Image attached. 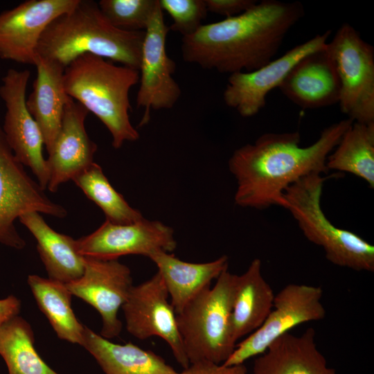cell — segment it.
I'll return each mask as SVG.
<instances>
[{"mask_svg": "<svg viewBox=\"0 0 374 374\" xmlns=\"http://www.w3.org/2000/svg\"><path fill=\"white\" fill-rule=\"evenodd\" d=\"M328 51L340 84L339 104L353 122L374 123V48L350 24H344Z\"/></svg>", "mask_w": 374, "mask_h": 374, "instance_id": "cell-7", "label": "cell"}, {"mask_svg": "<svg viewBox=\"0 0 374 374\" xmlns=\"http://www.w3.org/2000/svg\"><path fill=\"white\" fill-rule=\"evenodd\" d=\"M35 66L37 75L26 105L40 128L44 146L49 152L60 131L68 98L63 82L65 68L38 56Z\"/></svg>", "mask_w": 374, "mask_h": 374, "instance_id": "cell-21", "label": "cell"}, {"mask_svg": "<svg viewBox=\"0 0 374 374\" xmlns=\"http://www.w3.org/2000/svg\"><path fill=\"white\" fill-rule=\"evenodd\" d=\"M139 79V70L88 53L71 62L63 75L66 94L103 123L116 149L139 138L129 115V93Z\"/></svg>", "mask_w": 374, "mask_h": 374, "instance_id": "cell-4", "label": "cell"}, {"mask_svg": "<svg viewBox=\"0 0 374 374\" xmlns=\"http://www.w3.org/2000/svg\"><path fill=\"white\" fill-rule=\"evenodd\" d=\"M235 274L228 269L176 314L179 332L190 364H222L234 350L231 313Z\"/></svg>", "mask_w": 374, "mask_h": 374, "instance_id": "cell-6", "label": "cell"}, {"mask_svg": "<svg viewBox=\"0 0 374 374\" xmlns=\"http://www.w3.org/2000/svg\"><path fill=\"white\" fill-rule=\"evenodd\" d=\"M144 31L113 26L98 3L78 0L69 11L53 19L42 33L36 56L66 68L80 55L91 54L139 71Z\"/></svg>", "mask_w": 374, "mask_h": 374, "instance_id": "cell-3", "label": "cell"}, {"mask_svg": "<svg viewBox=\"0 0 374 374\" xmlns=\"http://www.w3.org/2000/svg\"><path fill=\"white\" fill-rule=\"evenodd\" d=\"M24 166L13 154L0 127V244L15 249L26 246L15 226L20 216L30 212L61 218L67 215L62 206L48 198Z\"/></svg>", "mask_w": 374, "mask_h": 374, "instance_id": "cell-9", "label": "cell"}, {"mask_svg": "<svg viewBox=\"0 0 374 374\" xmlns=\"http://www.w3.org/2000/svg\"><path fill=\"white\" fill-rule=\"evenodd\" d=\"M66 285L72 295L87 303L100 314L102 337L109 339L120 335L122 323L118 312L133 286L127 266L118 260L84 257L82 275Z\"/></svg>", "mask_w": 374, "mask_h": 374, "instance_id": "cell-14", "label": "cell"}, {"mask_svg": "<svg viewBox=\"0 0 374 374\" xmlns=\"http://www.w3.org/2000/svg\"><path fill=\"white\" fill-rule=\"evenodd\" d=\"M19 220L36 240L48 278L66 284L82 275L84 257L78 253L75 240L53 230L39 213H27Z\"/></svg>", "mask_w": 374, "mask_h": 374, "instance_id": "cell-22", "label": "cell"}, {"mask_svg": "<svg viewBox=\"0 0 374 374\" xmlns=\"http://www.w3.org/2000/svg\"><path fill=\"white\" fill-rule=\"evenodd\" d=\"M82 346L105 374H179L159 355L132 342L118 344L85 326Z\"/></svg>", "mask_w": 374, "mask_h": 374, "instance_id": "cell-24", "label": "cell"}, {"mask_svg": "<svg viewBox=\"0 0 374 374\" xmlns=\"http://www.w3.org/2000/svg\"><path fill=\"white\" fill-rule=\"evenodd\" d=\"M30 75L28 70L10 69L2 78L0 97L4 102L6 113L1 129L16 159L30 168L44 190L48 184L49 171L43 154V135L26 105Z\"/></svg>", "mask_w": 374, "mask_h": 374, "instance_id": "cell-10", "label": "cell"}, {"mask_svg": "<svg viewBox=\"0 0 374 374\" xmlns=\"http://www.w3.org/2000/svg\"><path fill=\"white\" fill-rule=\"evenodd\" d=\"M179 374H249L244 364L226 366L210 362L191 364Z\"/></svg>", "mask_w": 374, "mask_h": 374, "instance_id": "cell-32", "label": "cell"}, {"mask_svg": "<svg viewBox=\"0 0 374 374\" xmlns=\"http://www.w3.org/2000/svg\"><path fill=\"white\" fill-rule=\"evenodd\" d=\"M21 301L14 295L0 299V326L11 318L19 315Z\"/></svg>", "mask_w": 374, "mask_h": 374, "instance_id": "cell-33", "label": "cell"}, {"mask_svg": "<svg viewBox=\"0 0 374 374\" xmlns=\"http://www.w3.org/2000/svg\"><path fill=\"white\" fill-rule=\"evenodd\" d=\"M258 1L253 0H205L207 10L230 18L250 9Z\"/></svg>", "mask_w": 374, "mask_h": 374, "instance_id": "cell-31", "label": "cell"}, {"mask_svg": "<svg viewBox=\"0 0 374 374\" xmlns=\"http://www.w3.org/2000/svg\"><path fill=\"white\" fill-rule=\"evenodd\" d=\"M278 88L287 98L303 109L338 103L339 81L326 46L301 59Z\"/></svg>", "mask_w": 374, "mask_h": 374, "instance_id": "cell-18", "label": "cell"}, {"mask_svg": "<svg viewBox=\"0 0 374 374\" xmlns=\"http://www.w3.org/2000/svg\"><path fill=\"white\" fill-rule=\"evenodd\" d=\"M315 334L309 328L301 335H282L255 359L251 374H337L319 350Z\"/></svg>", "mask_w": 374, "mask_h": 374, "instance_id": "cell-19", "label": "cell"}, {"mask_svg": "<svg viewBox=\"0 0 374 374\" xmlns=\"http://www.w3.org/2000/svg\"><path fill=\"white\" fill-rule=\"evenodd\" d=\"M301 2L263 0L237 16L202 24L182 37L185 62L220 73L249 72L271 62L304 16Z\"/></svg>", "mask_w": 374, "mask_h": 374, "instance_id": "cell-2", "label": "cell"}, {"mask_svg": "<svg viewBox=\"0 0 374 374\" xmlns=\"http://www.w3.org/2000/svg\"><path fill=\"white\" fill-rule=\"evenodd\" d=\"M160 274L130 290L123 304L126 329L134 337L143 340L153 336L163 339L176 361L184 368L190 366L179 332L175 310Z\"/></svg>", "mask_w": 374, "mask_h": 374, "instance_id": "cell-12", "label": "cell"}, {"mask_svg": "<svg viewBox=\"0 0 374 374\" xmlns=\"http://www.w3.org/2000/svg\"><path fill=\"white\" fill-rule=\"evenodd\" d=\"M148 258L156 265L170 297L175 312L179 313L186 305L228 269L229 258L222 256L204 263L188 262L162 250Z\"/></svg>", "mask_w": 374, "mask_h": 374, "instance_id": "cell-20", "label": "cell"}, {"mask_svg": "<svg viewBox=\"0 0 374 374\" xmlns=\"http://www.w3.org/2000/svg\"><path fill=\"white\" fill-rule=\"evenodd\" d=\"M312 174L287 187L283 207L287 209L311 242L321 247L332 264L355 271H374V247L348 230L335 226L321 206L324 182L339 177Z\"/></svg>", "mask_w": 374, "mask_h": 374, "instance_id": "cell-5", "label": "cell"}, {"mask_svg": "<svg viewBox=\"0 0 374 374\" xmlns=\"http://www.w3.org/2000/svg\"><path fill=\"white\" fill-rule=\"evenodd\" d=\"M169 31L158 0L145 30L142 46L140 86L136 100L137 107L144 109L139 127L148 123L151 109H172L181 94L179 85L172 77L176 64L166 52Z\"/></svg>", "mask_w": 374, "mask_h": 374, "instance_id": "cell-11", "label": "cell"}, {"mask_svg": "<svg viewBox=\"0 0 374 374\" xmlns=\"http://www.w3.org/2000/svg\"><path fill=\"white\" fill-rule=\"evenodd\" d=\"M30 325L17 315L0 326V356L8 374H59L40 357Z\"/></svg>", "mask_w": 374, "mask_h": 374, "instance_id": "cell-27", "label": "cell"}, {"mask_svg": "<svg viewBox=\"0 0 374 374\" xmlns=\"http://www.w3.org/2000/svg\"><path fill=\"white\" fill-rule=\"evenodd\" d=\"M353 123L347 118L330 125L307 147L300 146L299 132H292L267 133L237 149L229 161L237 181L235 204L259 210L283 207L287 187L303 177L328 171L327 157Z\"/></svg>", "mask_w": 374, "mask_h": 374, "instance_id": "cell-1", "label": "cell"}, {"mask_svg": "<svg viewBox=\"0 0 374 374\" xmlns=\"http://www.w3.org/2000/svg\"><path fill=\"white\" fill-rule=\"evenodd\" d=\"M328 170L351 173L374 188V123L353 122L326 159Z\"/></svg>", "mask_w": 374, "mask_h": 374, "instance_id": "cell-26", "label": "cell"}, {"mask_svg": "<svg viewBox=\"0 0 374 374\" xmlns=\"http://www.w3.org/2000/svg\"><path fill=\"white\" fill-rule=\"evenodd\" d=\"M274 296L262 276L261 260L253 259L242 274L236 276L231 313V332L235 343L262 324L273 308Z\"/></svg>", "mask_w": 374, "mask_h": 374, "instance_id": "cell-23", "label": "cell"}, {"mask_svg": "<svg viewBox=\"0 0 374 374\" xmlns=\"http://www.w3.org/2000/svg\"><path fill=\"white\" fill-rule=\"evenodd\" d=\"M158 0H100L98 5L108 21L125 31H144Z\"/></svg>", "mask_w": 374, "mask_h": 374, "instance_id": "cell-29", "label": "cell"}, {"mask_svg": "<svg viewBox=\"0 0 374 374\" xmlns=\"http://www.w3.org/2000/svg\"><path fill=\"white\" fill-rule=\"evenodd\" d=\"M72 181L103 211L106 220L123 224L143 217L141 212L132 208L114 189L98 164L93 162Z\"/></svg>", "mask_w": 374, "mask_h": 374, "instance_id": "cell-28", "label": "cell"}, {"mask_svg": "<svg viewBox=\"0 0 374 374\" xmlns=\"http://www.w3.org/2000/svg\"><path fill=\"white\" fill-rule=\"evenodd\" d=\"M162 10L172 19L169 30L182 37L195 33L208 12L205 0H159Z\"/></svg>", "mask_w": 374, "mask_h": 374, "instance_id": "cell-30", "label": "cell"}, {"mask_svg": "<svg viewBox=\"0 0 374 374\" xmlns=\"http://www.w3.org/2000/svg\"><path fill=\"white\" fill-rule=\"evenodd\" d=\"M27 283L39 308L57 337L82 346L85 326L78 321L73 311V295L66 284L38 275H29Z\"/></svg>", "mask_w": 374, "mask_h": 374, "instance_id": "cell-25", "label": "cell"}, {"mask_svg": "<svg viewBox=\"0 0 374 374\" xmlns=\"http://www.w3.org/2000/svg\"><path fill=\"white\" fill-rule=\"evenodd\" d=\"M323 290L319 286L289 284L274 296L273 308L262 324L249 335L222 364L226 366L244 364L262 354L278 338L302 323L317 321L326 316L321 302Z\"/></svg>", "mask_w": 374, "mask_h": 374, "instance_id": "cell-8", "label": "cell"}, {"mask_svg": "<svg viewBox=\"0 0 374 374\" xmlns=\"http://www.w3.org/2000/svg\"><path fill=\"white\" fill-rule=\"evenodd\" d=\"M88 114L83 106L68 96L60 131L46 159L49 171L46 189L52 193L93 163L98 148L85 129Z\"/></svg>", "mask_w": 374, "mask_h": 374, "instance_id": "cell-17", "label": "cell"}, {"mask_svg": "<svg viewBox=\"0 0 374 374\" xmlns=\"http://www.w3.org/2000/svg\"><path fill=\"white\" fill-rule=\"evenodd\" d=\"M78 0H27L0 13V57L35 66L36 48L48 25Z\"/></svg>", "mask_w": 374, "mask_h": 374, "instance_id": "cell-16", "label": "cell"}, {"mask_svg": "<svg viewBox=\"0 0 374 374\" xmlns=\"http://www.w3.org/2000/svg\"><path fill=\"white\" fill-rule=\"evenodd\" d=\"M330 34L329 30L317 35L258 69L230 74L223 93L225 104L243 117L257 114L265 107L268 93L278 87L301 59L325 48Z\"/></svg>", "mask_w": 374, "mask_h": 374, "instance_id": "cell-15", "label": "cell"}, {"mask_svg": "<svg viewBox=\"0 0 374 374\" xmlns=\"http://www.w3.org/2000/svg\"><path fill=\"white\" fill-rule=\"evenodd\" d=\"M78 253L84 257L118 260L123 256L153 252H172L177 247L173 229L157 220L142 219L129 224L108 220L89 235L75 240Z\"/></svg>", "mask_w": 374, "mask_h": 374, "instance_id": "cell-13", "label": "cell"}]
</instances>
